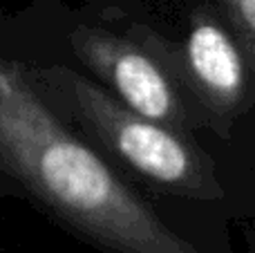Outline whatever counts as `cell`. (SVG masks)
Instances as JSON below:
<instances>
[{
	"mask_svg": "<svg viewBox=\"0 0 255 253\" xmlns=\"http://www.w3.org/2000/svg\"><path fill=\"white\" fill-rule=\"evenodd\" d=\"M0 157L58 215L128 253H186L184 245L74 139L34 90L0 61Z\"/></svg>",
	"mask_w": 255,
	"mask_h": 253,
	"instance_id": "6da1fadb",
	"label": "cell"
},
{
	"mask_svg": "<svg viewBox=\"0 0 255 253\" xmlns=\"http://www.w3.org/2000/svg\"><path fill=\"white\" fill-rule=\"evenodd\" d=\"M81 106L99 126L103 137L117 148L126 161L136 170L163 184H188L195 177V164L186 146L168 130L132 117L108 101L101 90L76 81Z\"/></svg>",
	"mask_w": 255,
	"mask_h": 253,
	"instance_id": "7a4b0ae2",
	"label": "cell"
},
{
	"mask_svg": "<svg viewBox=\"0 0 255 253\" xmlns=\"http://www.w3.org/2000/svg\"><path fill=\"white\" fill-rule=\"evenodd\" d=\"M94 56L108 67L115 88L141 117L168 119L172 115L170 88L152 61L134 49H117L108 56L94 49Z\"/></svg>",
	"mask_w": 255,
	"mask_h": 253,
	"instance_id": "3957f363",
	"label": "cell"
},
{
	"mask_svg": "<svg viewBox=\"0 0 255 253\" xmlns=\"http://www.w3.org/2000/svg\"><path fill=\"white\" fill-rule=\"evenodd\" d=\"M188 61L208 92L229 101L235 99L242 88V63L222 27L213 22L195 25L188 38Z\"/></svg>",
	"mask_w": 255,
	"mask_h": 253,
	"instance_id": "277c9868",
	"label": "cell"
},
{
	"mask_svg": "<svg viewBox=\"0 0 255 253\" xmlns=\"http://www.w3.org/2000/svg\"><path fill=\"white\" fill-rule=\"evenodd\" d=\"M222 2L244 31L251 49H255V0H222Z\"/></svg>",
	"mask_w": 255,
	"mask_h": 253,
	"instance_id": "5b68a950",
	"label": "cell"
}]
</instances>
